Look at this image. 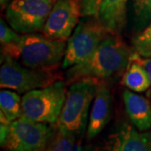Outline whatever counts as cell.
I'll return each mask as SVG.
<instances>
[{
	"instance_id": "1",
	"label": "cell",
	"mask_w": 151,
	"mask_h": 151,
	"mask_svg": "<svg viewBox=\"0 0 151 151\" xmlns=\"http://www.w3.org/2000/svg\"><path fill=\"white\" fill-rule=\"evenodd\" d=\"M131 54L121 35L109 34L91 55L67 69L66 81L71 84L84 78L101 81L119 75L127 68Z\"/></svg>"
},
{
	"instance_id": "2",
	"label": "cell",
	"mask_w": 151,
	"mask_h": 151,
	"mask_svg": "<svg viewBox=\"0 0 151 151\" xmlns=\"http://www.w3.org/2000/svg\"><path fill=\"white\" fill-rule=\"evenodd\" d=\"M66 43L37 33L21 35L18 43L1 46V54L10 56L24 66L55 70L63 61Z\"/></svg>"
},
{
	"instance_id": "3",
	"label": "cell",
	"mask_w": 151,
	"mask_h": 151,
	"mask_svg": "<svg viewBox=\"0 0 151 151\" xmlns=\"http://www.w3.org/2000/svg\"><path fill=\"white\" fill-rule=\"evenodd\" d=\"M101 81L84 78L70 84L56 128L82 137L87 129L88 112Z\"/></svg>"
},
{
	"instance_id": "4",
	"label": "cell",
	"mask_w": 151,
	"mask_h": 151,
	"mask_svg": "<svg viewBox=\"0 0 151 151\" xmlns=\"http://www.w3.org/2000/svg\"><path fill=\"white\" fill-rule=\"evenodd\" d=\"M62 80L43 88L32 90L22 97V117L39 123H57L66 96Z\"/></svg>"
},
{
	"instance_id": "5",
	"label": "cell",
	"mask_w": 151,
	"mask_h": 151,
	"mask_svg": "<svg viewBox=\"0 0 151 151\" xmlns=\"http://www.w3.org/2000/svg\"><path fill=\"white\" fill-rule=\"evenodd\" d=\"M0 86L19 93H26L32 90L43 88L62 80L57 70L34 69L23 65L16 60L1 54Z\"/></svg>"
},
{
	"instance_id": "6",
	"label": "cell",
	"mask_w": 151,
	"mask_h": 151,
	"mask_svg": "<svg viewBox=\"0 0 151 151\" xmlns=\"http://www.w3.org/2000/svg\"><path fill=\"white\" fill-rule=\"evenodd\" d=\"M109 34L96 17L79 23L67 40L62 67L68 69L86 59Z\"/></svg>"
},
{
	"instance_id": "7",
	"label": "cell",
	"mask_w": 151,
	"mask_h": 151,
	"mask_svg": "<svg viewBox=\"0 0 151 151\" xmlns=\"http://www.w3.org/2000/svg\"><path fill=\"white\" fill-rule=\"evenodd\" d=\"M57 0H11L5 9L7 23L16 32L41 31Z\"/></svg>"
},
{
	"instance_id": "8",
	"label": "cell",
	"mask_w": 151,
	"mask_h": 151,
	"mask_svg": "<svg viewBox=\"0 0 151 151\" xmlns=\"http://www.w3.org/2000/svg\"><path fill=\"white\" fill-rule=\"evenodd\" d=\"M48 124L21 117L9 124L1 145L4 151H43L55 132Z\"/></svg>"
},
{
	"instance_id": "9",
	"label": "cell",
	"mask_w": 151,
	"mask_h": 151,
	"mask_svg": "<svg viewBox=\"0 0 151 151\" xmlns=\"http://www.w3.org/2000/svg\"><path fill=\"white\" fill-rule=\"evenodd\" d=\"M81 16L80 0H57L41 31L50 39L66 42Z\"/></svg>"
},
{
	"instance_id": "10",
	"label": "cell",
	"mask_w": 151,
	"mask_h": 151,
	"mask_svg": "<svg viewBox=\"0 0 151 151\" xmlns=\"http://www.w3.org/2000/svg\"><path fill=\"white\" fill-rule=\"evenodd\" d=\"M96 151H151V132L121 122Z\"/></svg>"
},
{
	"instance_id": "11",
	"label": "cell",
	"mask_w": 151,
	"mask_h": 151,
	"mask_svg": "<svg viewBox=\"0 0 151 151\" xmlns=\"http://www.w3.org/2000/svg\"><path fill=\"white\" fill-rule=\"evenodd\" d=\"M113 97L107 85L100 82L94 99L92 101L91 113L88 119L86 137L92 139L99 134L107 126L112 118Z\"/></svg>"
},
{
	"instance_id": "12",
	"label": "cell",
	"mask_w": 151,
	"mask_h": 151,
	"mask_svg": "<svg viewBox=\"0 0 151 151\" xmlns=\"http://www.w3.org/2000/svg\"><path fill=\"white\" fill-rule=\"evenodd\" d=\"M125 112L132 124L139 131L151 128V104L150 101L129 89L122 93Z\"/></svg>"
},
{
	"instance_id": "13",
	"label": "cell",
	"mask_w": 151,
	"mask_h": 151,
	"mask_svg": "<svg viewBox=\"0 0 151 151\" xmlns=\"http://www.w3.org/2000/svg\"><path fill=\"white\" fill-rule=\"evenodd\" d=\"M129 0H103L96 18L108 32L121 35L127 23Z\"/></svg>"
},
{
	"instance_id": "14",
	"label": "cell",
	"mask_w": 151,
	"mask_h": 151,
	"mask_svg": "<svg viewBox=\"0 0 151 151\" xmlns=\"http://www.w3.org/2000/svg\"><path fill=\"white\" fill-rule=\"evenodd\" d=\"M22 117V97L19 92L4 89L0 92V123L11 124Z\"/></svg>"
},
{
	"instance_id": "15",
	"label": "cell",
	"mask_w": 151,
	"mask_h": 151,
	"mask_svg": "<svg viewBox=\"0 0 151 151\" xmlns=\"http://www.w3.org/2000/svg\"><path fill=\"white\" fill-rule=\"evenodd\" d=\"M121 84L135 92H144L150 87V81L144 67L137 61L129 59L125 69Z\"/></svg>"
},
{
	"instance_id": "16",
	"label": "cell",
	"mask_w": 151,
	"mask_h": 151,
	"mask_svg": "<svg viewBox=\"0 0 151 151\" xmlns=\"http://www.w3.org/2000/svg\"><path fill=\"white\" fill-rule=\"evenodd\" d=\"M81 138L56 128L43 151H83Z\"/></svg>"
},
{
	"instance_id": "17",
	"label": "cell",
	"mask_w": 151,
	"mask_h": 151,
	"mask_svg": "<svg viewBox=\"0 0 151 151\" xmlns=\"http://www.w3.org/2000/svg\"><path fill=\"white\" fill-rule=\"evenodd\" d=\"M133 11L134 28L140 32L151 22V0H130Z\"/></svg>"
},
{
	"instance_id": "18",
	"label": "cell",
	"mask_w": 151,
	"mask_h": 151,
	"mask_svg": "<svg viewBox=\"0 0 151 151\" xmlns=\"http://www.w3.org/2000/svg\"><path fill=\"white\" fill-rule=\"evenodd\" d=\"M133 49L143 57H151V22L133 39Z\"/></svg>"
},
{
	"instance_id": "19",
	"label": "cell",
	"mask_w": 151,
	"mask_h": 151,
	"mask_svg": "<svg viewBox=\"0 0 151 151\" xmlns=\"http://www.w3.org/2000/svg\"><path fill=\"white\" fill-rule=\"evenodd\" d=\"M21 39V35H19L9 24H8L1 18L0 21V42L1 46H6L13 44L18 43Z\"/></svg>"
},
{
	"instance_id": "20",
	"label": "cell",
	"mask_w": 151,
	"mask_h": 151,
	"mask_svg": "<svg viewBox=\"0 0 151 151\" xmlns=\"http://www.w3.org/2000/svg\"><path fill=\"white\" fill-rule=\"evenodd\" d=\"M103 0H80L82 17H96Z\"/></svg>"
},
{
	"instance_id": "21",
	"label": "cell",
	"mask_w": 151,
	"mask_h": 151,
	"mask_svg": "<svg viewBox=\"0 0 151 151\" xmlns=\"http://www.w3.org/2000/svg\"><path fill=\"white\" fill-rule=\"evenodd\" d=\"M130 60L139 62L144 67V69L145 70L148 74V76L150 78L151 86V57H143L139 54H137L134 51H133L130 55Z\"/></svg>"
},
{
	"instance_id": "22",
	"label": "cell",
	"mask_w": 151,
	"mask_h": 151,
	"mask_svg": "<svg viewBox=\"0 0 151 151\" xmlns=\"http://www.w3.org/2000/svg\"><path fill=\"white\" fill-rule=\"evenodd\" d=\"M11 0H0V4H1V9L2 10L5 9L7 6L9 5V4L10 3Z\"/></svg>"
}]
</instances>
